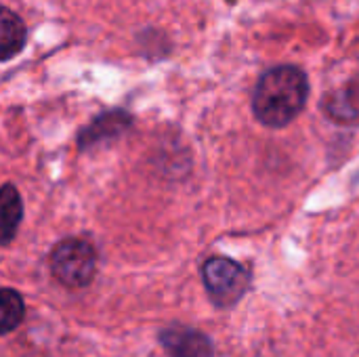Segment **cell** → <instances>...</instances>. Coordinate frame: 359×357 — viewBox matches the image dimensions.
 Segmentation results:
<instances>
[{"label": "cell", "instance_id": "1", "mask_svg": "<svg viewBox=\"0 0 359 357\" xmlns=\"http://www.w3.org/2000/svg\"><path fill=\"white\" fill-rule=\"evenodd\" d=\"M309 95L307 76L292 65H280L265 72L255 88L252 107L265 126H286L305 107Z\"/></svg>", "mask_w": 359, "mask_h": 357}, {"label": "cell", "instance_id": "2", "mask_svg": "<svg viewBox=\"0 0 359 357\" xmlns=\"http://www.w3.org/2000/svg\"><path fill=\"white\" fill-rule=\"evenodd\" d=\"M97 267L95 248L86 240H63L50 255V269L57 282L67 288H84Z\"/></svg>", "mask_w": 359, "mask_h": 357}, {"label": "cell", "instance_id": "3", "mask_svg": "<svg viewBox=\"0 0 359 357\" xmlns=\"http://www.w3.org/2000/svg\"><path fill=\"white\" fill-rule=\"evenodd\" d=\"M202 278H204L208 297L219 307L236 305L244 297L250 284L248 271L240 263L225 259V257L208 259L202 267Z\"/></svg>", "mask_w": 359, "mask_h": 357}, {"label": "cell", "instance_id": "4", "mask_svg": "<svg viewBox=\"0 0 359 357\" xmlns=\"http://www.w3.org/2000/svg\"><path fill=\"white\" fill-rule=\"evenodd\" d=\"M160 341L172 357H215L208 337L185 326L166 328L160 335Z\"/></svg>", "mask_w": 359, "mask_h": 357}, {"label": "cell", "instance_id": "5", "mask_svg": "<svg viewBox=\"0 0 359 357\" xmlns=\"http://www.w3.org/2000/svg\"><path fill=\"white\" fill-rule=\"evenodd\" d=\"M27 40L23 19L6 6H0V61L13 59Z\"/></svg>", "mask_w": 359, "mask_h": 357}, {"label": "cell", "instance_id": "6", "mask_svg": "<svg viewBox=\"0 0 359 357\" xmlns=\"http://www.w3.org/2000/svg\"><path fill=\"white\" fill-rule=\"evenodd\" d=\"M21 215L23 206L19 191L13 185L0 187V244H8L15 238Z\"/></svg>", "mask_w": 359, "mask_h": 357}, {"label": "cell", "instance_id": "7", "mask_svg": "<svg viewBox=\"0 0 359 357\" xmlns=\"http://www.w3.org/2000/svg\"><path fill=\"white\" fill-rule=\"evenodd\" d=\"M326 114L337 122H359V84H347L326 99Z\"/></svg>", "mask_w": 359, "mask_h": 357}, {"label": "cell", "instance_id": "8", "mask_svg": "<svg viewBox=\"0 0 359 357\" xmlns=\"http://www.w3.org/2000/svg\"><path fill=\"white\" fill-rule=\"evenodd\" d=\"M25 307L21 297L11 288H0V335L15 330L23 320Z\"/></svg>", "mask_w": 359, "mask_h": 357}]
</instances>
